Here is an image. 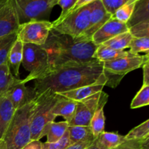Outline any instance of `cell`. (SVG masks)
<instances>
[{
	"mask_svg": "<svg viewBox=\"0 0 149 149\" xmlns=\"http://www.w3.org/2000/svg\"><path fill=\"white\" fill-rule=\"evenodd\" d=\"M20 24L30 20H49L52 0H13Z\"/></svg>",
	"mask_w": 149,
	"mask_h": 149,
	"instance_id": "ba28073f",
	"label": "cell"
},
{
	"mask_svg": "<svg viewBox=\"0 0 149 149\" xmlns=\"http://www.w3.org/2000/svg\"><path fill=\"white\" fill-rule=\"evenodd\" d=\"M149 0H138L130 19L127 23L128 28L143 22H149Z\"/></svg>",
	"mask_w": 149,
	"mask_h": 149,
	"instance_id": "603a6c76",
	"label": "cell"
},
{
	"mask_svg": "<svg viewBox=\"0 0 149 149\" xmlns=\"http://www.w3.org/2000/svg\"><path fill=\"white\" fill-rule=\"evenodd\" d=\"M103 63L95 59L82 65L52 70L34 80L33 90L37 96L47 90L61 93L94 84L103 74Z\"/></svg>",
	"mask_w": 149,
	"mask_h": 149,
	"instance_id": "6da1fadb",
	"label": "cell"
},
{
	"mask_svg": "<svg viewBox=\"0 0 149 149\" xmlns=\"http://www.w3.org/2000/svg\"><path fill=\"white\" fill-rule=\"evenodd\" d=\"M16 40H17L16 33L0 37V65L7 62L9 52Z\"/></svg>",
	"mask_w": 149,
	"mask_h": 149,
	"instance_id": "83f0119b",
	"label": "cell"
},
{
	"mask_svg": "<svg viewBox=\"0 0 149 149\" xmlns=\"http://www.w3.org/2000/svg\"><path fill=\"white\" fill-rule=\"evenodd\" d=\"M77 101L60 95L52 108V112L55 116H63L68 124L74 117L77 108Z\"/></svg>",
	"mask_w": 149,
	"mask_h": 149,
	"instance_id": "e0dca14e",
	"label": "cell"
},
{
	"mask_svg": "<svg viewBox=\"0 0 149 149\" xmlns=\"http://www.w3.org/2000/svg\"><path fill=\"white\" fill-rule=\"evenodd\" d=\"M132 39V35L129 31H127L116 35L102 45L117 50H125L127 48L130 47Z\"/></svg>",
	"mask_w": 149,
	"mask_h": 149,
	"instance_id": "484cf974",
	"label": "cell"
},
{
	"mask_svg": "<svg viewBox=\"0 0 149 149\" xmlns=\"http://www.w3.org/2000/svg\"><path fill=\"white\" fill-rule=\"evenodd\" d=\"M15 80L7 62L0 65V96L7 93Z\"/></svg>",
	"mask_w": 149,
	"mask_h": 149,
	"instance_id": "d4e9b609",
	"label": "cell"
},
{
	"mask_svg": "<svg viewBox=\"0 0 149 149\" xmlns=\"http://www.w3.org/2000/svg\"><path fill=\"white\" fill-rule=\"evenodd\" d=\"M57 1H58V0H52V5H53V7H55V6L56 5Z\"/></svg>",
	"mask_w": 149,
	"mask_h": 149,
	"instance_id": "7bdbcfd3",
	"label": "cell"
},
{
	"mask_svg": "<svg viewBox=\"0 0 149 149\" xmlns=\"http://www.w3.org/2000/svg\"><path fill=\"white\" fill-rule=\"evenodd\" d=\"M149 104V85L143 84L141 90L131 102L130 108L132 109L146 106Z\"/></svg>",
	"mask_w": 149,
	"mask_h": 149,
	"instance_id": "f546056e",
	"label": "cell"
},
{
	"mask_svg": "<svg viewBox=\"0 0 149 149\" xmlns=\"http://www.w3.org/2000/svg\"><path fill=\"white\" fill-rule=\"evenodd\" d=\"M138 1V0H132V1L122 5V7H120L115 11V13L112 15L111 17L121 23L127 24L132 16L135 4Z\"/></svg>",
	"mask_w": 149,
	"mask_h": 149,
	"instance_id": "4316f807",
	"label": "cell"
},
{
	"mask_svg": "<svg viewBox=\"0 0 149 149\" xmlns=\"http://www.w3.org/2000/svg\"><path fill=\"white\" fill-rule=\"evenodd\" d=\"M94 141H86V142H80L77 143L70 145L65 149H86L90 146Z\"/></svg>",
	"mask_w": 149,
	"mask_h": 149,
	"instance_id": "74e56055",
	"label": "cell"
},
{
	"mask_svg": "<svg viewBox=\"0 0 149 149\" xmlns=\"http://www.w3.org/2000/svg\"><path fill=\"white\" fill-rule=\"evenodd\" d=\"M126 141L125 135L116 132H103L95 138L96 144L101 149H113Z\"/></svg>",
	"mask_w": 149,
	"mask_h": 149,
	"instance_id": "44dd1931",
	"label": "cell"
},
{
	"mask_svg": "<svg viewBox=\"0 0 149 149\" xmlns=\"http://www.w3.org/2000/svg\"><path fill=\"white\" fill-rule=\"evenodd\" d=\"M70 145L86 141H94L95 138L90 127L68 126L67 129Z\"/></svg>",
	"mask_w": 149,
	"mask_h": 149,
	"instance_id": "ffe728a7",
	"label": "cell"
},
{
	"mask_svg": "<svg viewBox=\"0 0 149 149\" xmlns=\"http://www.w3.org/2000/svg\"><path fill=\"white\" fill-rule=\"evenodd\" d=\"M21 64L25 69L29 72V75L22 79L25 84L32 80L41 78L49 70L47 52L42 46L33 44H23Z\"/></svg>",
	"mask_w": 149,
	"mask_h": 149,
	"instance_id": "8992f818",
	"label": "cell"
},
{
	"mask_svg": "<svg viewBox=\"0 0 149 149\" xmlns=\"http://www.w3.org/2000/svg\"><path fill=\"white\" fill-rule=\"evenodd\" d=\"M0 149H5V146H4V143L2 140L0 141Z\"/></svg>",
	"mask_w": 149,
	"mask_h": 149,
	"instance_id": "b9f144b4",
	"label": "cell"
},
{
	"mask_svg": "<svg viewBox=\"0 0 149 149\" xmlns=\"http://www.w3.org/2000/svg\"><path fill=\"white\" fill-rule=\"evenodd\" d=\"M148 61V53L141 55H134L129 52L126 56L103 63V74L106 79V86L115 88L126 74L141 68Z\"/></svg>",
	"mask_w": 149,
	"mask_h": 149,
	"instance_id": "5b68a950",
	"label": "cell"
},
{
	"mask_svg": "<svg viewBox=\"0 0 149 149\" xmlns=\"http://www.w3.org/2000/svg\"><path fill=\"white\" fill-rule=\"evenodd\" d=\"M108 98H109V95L106 93H105L104 92H103L100 104H99L97 110L94 113L91 121H90V127L95 138L100 133L105 131L106 117H105L104 114V106L106 103H107Z\"/></svg>",
	"mask_w": 149,
	"mask_h": 149,
	"instance_id": "2e32d148",
	"label": "cell"
},
{
	"mask_svg": "<svg viewBox=\"0 0 149 149\" xmlns=\"http://www.w3.org/2000/svg\"><path fill=\"white\" fill-rule=\"evenodd\" d=\"M129 32L133 38L149 37V22H143L131 26Z\"/></svg>",
	"mask_w": 149,
	"mask_h": 149,
	"instance_id": "d6a6232c",
	"label": "cell"
},
{
	"mask_svg": "<svg viewBox=\"0 0 149 149\" xmlns=\"http://www.w3.org/2000/svg\"><path fill=\"white\" fill-rule=\"evenodd\" d=\"M20 26L13 0H0V37L16 33Z\"/></svg>",
	"mask_w": 149,
	"mask_h": 149,
	"instance_id": "8fae6325",
	"label": "cell"
},
{
	"mask_svg": "<svg viewBox=\"0 0 149 149\" xmlns=\"http://www.w3.org/2000/svg\"><path fill=\"white\" fill-rule=\"evenodd\" d=\"M125 140H136V141L149 139L148 119L131 130L126 135H125Z\"/></svg>",
	"mask_w": 149,
	"mask_h": 149,
	"instance_id": "f1b7e54d",
	"label": "cell"
},
{
	"mask_svg": "<svg viewBox=\"0 0 149 149\" xmlns=\"http://www.w3.org/2000/svg\"><path fill=\"white\" fill-rule=\"evenodd\" d=\"M91 4L73 12L59 23L52 26V29L74 39H80L89 28Z\"/></svg>",
	"mask_w": 149,
	"mask_h": 149,
	"instance_id": "52a82bcc",
	"label": "cell"
},
{
	"mask_svg": "<svg viewBox=\"0 0 149 149\" xmlns=\"http://www.w3.org/2000/svg\"><path fill=\"white\" fill-rule=\"evenodd\" d=\"M96 1V0H77V1L76 2L75 5L73 7V8L71 9V10L70 11L69 14L72 13L73 12L76 11V10H77L78 9L81 8V7H84V6L88 5V4H91V3H93V1Z\"/></svg>",
	"mask_w": 149,
	"mask_h": 149,
	"instance_id": "8d00e7d4",
	"label": "cell"
},
{
	"mask_svg": "<svg viewBox=\"0 0 149 149\" xmlns=\"http://www.w3.org/2000/svg\"><path fill=\"white\" fill-rule=\"evenodd\" d=\"M42 47L48 56L47 73L63 67L82 65L94 61L93 54L97 48L92 41L79 40L52 29Z\"/></svg>",
	"mask_w": 149,
	"mask_h": 149,
	"instance_id": "7a4b0ae2",
	"label": "cell"
},
{
	"mask_svg": "<svg viewBox=\"0 0 149 149\" xmlns=\"http://www.w3.org/2000/svg\"><path fill=\"white\" fill-rule=\"evenodd\" d=\"M70 146L68 132L65 133L62 138L56 143H42V149H65Z\"/></svg>",
	"mask_w": 149,
	"mask_h": 149,
	"instance_id": "e575fe53",
	"label": "cell"
},
{
	"mask_svg": "<svg viewBox=\"0 0 149 149\" xmlns=\"http://www.w3.org/2000/svg\"><path fill=\"white\" fill-rule=\"evenodd\" d=\"M106 77L103 73L100 79L94 84L83 86V87L74 89V90H70V91L56 93V94L60 95L70 99V100H74V101H80V100L87 98L99 92L103 91V87L106 86Z\"/></svg>",
	"mask_w": 149,
	"mask_h": 149,
	"instance_id": "9a60e30c",
	"label": "cell"
},
{
	"mask_svg": "<svg viewBox=\"0 0 149 149\" xmlns=\"http://www.w3.org/2000/svg\"><path fill=\"white\" fill-rule=\"evenodd\" d=\"M113 149H149V139L143 141L126 140Z\"/></svg>",
	"mask_w": 149,
	"mask_h": 149,
	"instance_id": "836d02e7",
	"label": "cell"
},
{
	"mask_svg": "<svg viewBox=\"0 0 149 149\" xmlns=\"http://www.w3.org/2000/svg\"><path fill=\"white\" fill-rule=\"evenodd\" d=\"M59 97L58 94L47 90L36 96V105L31 122V141H40L41 138L46 135L48 125L53 122L56 118L52 110Z\"/></svg>",
	"mask_w": 149,
	"mask_h": 149,
	"instance_id": "277c9868",
	"label": "cell"
},
{
	"mask_svg": "<svg viewBox=\"0 0 149 149\" xmlns=\"http://www.w3.org/2000/svg\"><path fill=\"white\" fill-rule=\"evenodd\" d=\"M36 98L15 111L2 141L5 149H22L31 141V122Z\"/></svg>",
	"mask_w": 149,
	"mask_h": 149,
	"instance_id": "3957f363",
	"label": "cell"
},
{
	"mask_svg": "<svg viewBox=\"0 0 149 149\" xmlns=\"http://www.w3.org/2000/svg\"><path fill=\"white\" fill-rule=\"evenodd\" d=\"M111 17L112 15L106 11L100 0L93 1L90 8L89 28L79 40L91 41L92 36Z\"/></svg>",
	"mask_w": 149,
	"mask_h": 149,
	"instance_id": "7c38bea8",
	"label": "cell"
},
{
	"mask_svg": "<svg viewBox=\"0 0 149 149\" xmlns=\"http://www.w3.org/2000/svg\"><path fill=\"white\" fill-rule=\"evenodd\" d=\"M52 28L49 20H30L20 24L16 32L17 39L23 44L43 46Z\"/></svg>",
	"mask_w": 149,
	"mask_h": 149,
	"instance_id": "9c48e42d",
	"label": "cell"
},
{
	"mask_svg": "<svg viewBox=\"0 0 149 149\" xmlns=\"http://www.w3.org/2000/svg\"><path fill=\"white\" fill-rule=\"evenodd\" d=\"M22 149H42V143L40 141H31Z\"/></svg>",
	"mask_w": 149,
	"mask_h": 149,
	"instance_id": "ab89813d",
	"label": "cell"
},
{
	"mask_svg": "<svg viewBox=\"0 0 149 149\" xmlns=\"http://www.w3.org/2000/svg\"><path fill=\"white\" fill-rule=\"evenodd\" d=\"M143 71V85H149V61L146 62L142 66Z\"/></svg>",
	"mask_w": 149,
	"mask_h": 149,
	"instance_id": "f35d334b",
	"label": "cell"
},
{
	"mask_svg": "<svg viewBox=\"0 0 149 149\" xmlns=\"http://www.w3.org/2000/svg\"><path fill=\"white\" fill-rule=\"evenodd\" d=\"M128 53L129 51L117 50L103 45H100L97 46V48L93 54V58L101 63H105L126 56Z\"/></svg>",
	"mask_w": 149,
	"mask_h": 149,
	"instance_id": "7402d4cb",
	"label": "cell"
},
{
	"mask_svg": "<svg viewBox=\"0 0 149 149\" xmlns=\"http://www.w3.org/2000/svg\"><path fill=\"white\" fill-rule=\"evenodd\" d=\"M86 149H101V148H99L98 146H97V144H96L95 141H94V142H93V143H92L91 145L90 146L87 147V148H86Z\"/></svg>",
	"mask_w": 149,
	"mask_h": 149,
	"instance_id": "60d3db41",
	"label": "cell"
},
{
	"mask_svg": "<svg viewBox=\"0 0 149 149\" xmlns=\"http://www.w3.org/2000/svg\"><path fill=\"white\" fill-rule=\"evenodd\" d=\"M130 53L134 55H139L140 52L148 53L149 52V37L133 38L130 45Z\"/></svg>",
	"mask_w": 149,
	"mask_h": 149,
	"instance_id": "4dcf8cb0",
	"label": "cell"
},
{
	"mask_svg": "<svg viewBox=\"0 0 149 149\" xmlns=\"http://www.w3.org/2000/svg\"><path fill=\"white\" fill-rule=\"evenodd\" d=\"M6 95L10 99L15 110L20 109L36 97L33 87H27L20 79H16Z\"/></svg>",
	"mask_w": 149,
	"mask_h": 149,
	"instance_id": "4fadbf2b",
	"label": "cell"
},
{
	"mask_svg": "<svg viewBox=\"0 0 149 149\" xmlns=\"http://www.w3.org/2000/svg\"><path fill=\"white\" fill-rule=\"evenodd\" d=\"M127 31L129 28L126 23H121L111 17L92 36L91 41L96 46H99L116 35Z\"/></svg>",
	"mask_w": 149,
	"mask_h": 149,
	"instance_id": "5bb4252c",
	"label": "cell"
},
{
	"mask_svg": "<svg viewBox=\"0 0 149 149\" xmlns=\"http://www.w3.org/2000/svg\"><path fill=\"white\" fill-rule=\"evenodd\" d=\"M102 93L103 91L99 92L87 98L77 101L75 113L68 126L90 127L92 117L101 100Z\"/></svg>",
	"mask_w": 149,
	"mask_h": 149,
	"instance_id": "30bf717a",
	"label": "cell"
},
{
	"mask_svg": "<svg viewBox=\"0 0 149 149\" xmlns=\"http://www.w3.org/2000/svg\"><path fill=\"white\" fill-rule=\"evenodd\" d=\"M77 1V0H58L56 5L58 4V5H59L61 7V13L58 18L56 19L55 21L52 22V26L58 24L61 20H63L69 14L70 11L73 8V7L75 5Z\"/></svg>",
	"mask_w": 149,
	"mask_h": 149,
	"instance_id": "1f68e13d",
	"label": "cell"
},
{
	"mask_svg": "<svg viewBox=\"0 0 149 149\" xmlns=\"http://www.w3.org/2000/svg\"><path fill=\"white\" fill-rule=\"evenodd\" d=\"M100 1H102V4H103L106 11L112 15L117 9L132 0H100Z\"/></svg>",
	"mask_w": 149,
	"mask_h": 149,
	"instance_id": "d590c367",
	"label": "cell"
},
{
	"mask_svg": "<svg viewBox=\"0 0 149 149\" xmlns=\"http://www.w3.org/2000/svg\"><path fill=\"white\" fill-rule=\"evenodd\" d=\"M68 127V122H52L48 125L46 131L47 142L56 143L61 139L66 132Z\"/></svg>",
	"mask_w": 149,
	"mask_h": 149,
	"instance_id": "cb8c5ba5",
	"label": "cell"
},
{
	"mask_svg": "<svg viewBox=\"0 0 149 149\" xmlns=\"http://www.w3.org/2000/svg\"><path fill=\"white\" fill-rule=\"evenodd\" d=\"M15 110L6 94L0 96V141L7 131Z\"/></svg>",
	"mask_w": 149,
	"mask_h": 149,
	"instance_id": "ac0fdd59",
	"label": "cell"
},
{
	"mask_svg": "<svg viewBox=\"0 0 149 149\" xmlns=\"http://www.w3.org/2000/svg\"><path fill=\"white\" fill-rule=\"evenodd\" d=\"M23 43L17 39L10 49L7 58V63L10 67V71L16 79H20L19 70L23 59Z\"/></svg>",
	"mask_w": 149,
	"mask_h": 149,
	"instance_id": "d6986e66",
	"label": "cell"
}]
</instances>
